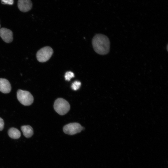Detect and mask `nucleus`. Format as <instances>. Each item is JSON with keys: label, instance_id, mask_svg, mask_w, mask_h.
Listing matches in <instances>:
<instances>
[{"label": "nucleus", "instance_id": "obj_1", "mask_svg": "<svg viewBox=\"0 0 168 168\" xmlns=\"http://www.w3.org/2000/svg\"><path fill=\"white\" fill-rule=\"evenodd\" d=\"M92 44L95 51L100 55L108 54L110 49V41L106 35L98 34L95 35L92 40Z\"/></svg>", "mask_w": 168, "mask_h": 168}, {"label": "nucleus", "instance_id": "obj_2", "mask_svg": "<svg viewBox=\"0 0 168 168\" xmlns=\"http://www.w3.org/2000/svg\"><path fill=\"white\" fill-rule=\"evenodd\" d=\"M54 108L59 114L63 115L67 113L70 109V105L65 100L62 98L57 99L55 101Z\"/></svg>", "mask_w": 168, "mask_h": 168}, {"label": "nucleus", "instance_id": "obj_3", "mask_svg": "<svg viewBox=\"0 0 168 168\" xmlns=\"http://www.w3.org/2000/svg\"><path fill=\"white\" fill-rule=\"evenodd\" d=\"M17 97L20 103L25 106L31 105L34 101L32 95L26 91L19 90L17 92Z\"/></svg>", "mask_w": 168, "mask_h": 168}, {"label": "nucleus", "instance_id": "obj_4", "mask_svg": "<svg viewBox=\"0 0 168 168\" xmlns=\"http://www.w3.org/2000/svg\"><path fill=\"white\" fill-rule=\"evenodd\" d=\"M53 53V50L51 47L45 46L38 51L36 55L37 59L39 62H45L51 57Z\"/></svg>", "mask_w": 168, "mask_h": 168}, {"label": "nucleus", "instance_id": "obj_5", "mask_svg": "<svg viewBox=\"0 0 168 168\" xmlns=\"http://www.w3.org/2000/svg\"><path fill=\"white\" fill-rule=\"evenodd\" d=\"M83 128L79 124L73 123L64 126L63 128V131L65 133L72 135L81 132Z\"/></svg>", "mask_w": 168, "mask_h": 168}, {"label": "nucleus", "instance_id": "obj_6", "mask_svg": "<svg viewBox=\"0 0 168 168\" xmlns=\"http://www.w3.org/2000/svg\"><path fill=\"white\" fill-rule=\"evenodd\" d=\"M0 36L5 42L10 43L13 40V33L10 30L5 28L0 29Z\"/></svg>", "mask_w": 168, "mask_h": 168}, {"label": "nucleus", "instance_id": "obj_7", "mask_svg": "<svg viewBox=\"0 0 168 168\" xmlns=\"http://www.w3.org/2000/svg\"><path fill=\"white\" fill-rule=\"evenodd\" d=\"M17 5L20 11L26 12L31 9L32 3L30 0H18Z\"/></svg>", "mask_w": 168, "mask_h": 168}, {"label": "nucleus", "instance_id": "obj_8", "mask_svg": "<svg viewBox=\"0 0 168 168\" xmlns=\"http://www.w3.org/2000/svg\"><path fill=\"white\" fill-rule=\"evenodd\" d=\"M11 86L9 81L5 78H0V91L4 93L10 92Z\"/></svg>", "mask_w": 168, "mask_h": 168}, {"label": "nucleus", "instance_id": "obj_9", "mask_svg": "<svg viewBox=\"0 0 168 168\" xmlns=\"http://www.w3.org/2000/svg\"><path fill=\"white\" fill-rule=\"evenodd\" d=\"M21 129L24 135L26 138L31 137L33 134L32 127L30 125H24L21 126Z\"/></svg>", "mask_w": 168, "mask_h": 168}, {"label": "nucleus", "instance_id": "obj_10", "mask_svg": "<svg viewBox=\"0 0 168 168\" xmlns=\"http://www.w3.org/2000/svg\"><path fill=\"white\" fill-rule=\"evenodd\" d=\"M8 133L10 138L14 139L19 138L21 135L20 131L14 128H10L8 131Z\"/></svg>", "mask_w": 168, "mask_h": 168}, {"label": "nucleus", "instance_id": "obj_11", "mask_svg": "<svg viewBox=\"0 0 168 168\" xmlns=\"http://www.w3.org/2000/svg\"><path fill=\"white\" fill-rule=\"evenodd\" d=\"M81 82L78 81L74 82L72 84L71 87L74 91L78 89L81 86Z\"/></svg>", "mask_w": 168, "mask_h": 168}, {"label": "nucleus", "instance_id": "obj_12", "mask_svg": "<svg viewBox=\"0 0 168 168\" xmlns=\"http://www.w3.org/2000/svg\"><path fill=\"white\" fill-rule=\"evenodd\" d=\"M74 77V73L71 71L67 72L65 75V79L67 81H69L72 78Z\"/></svg>", "mask_w": 168, "mask_h": 168}, {"label": "nucleus", "instance_id": "obj_13", "mask_svg": "<svg viewBox=\"0 0 168 168\" xmlns=\"http://www.w3.org/2000/svg\"><path fill=\"white\" fill-rule=\"evenodd\" d=\"M2 2L3 4L12 5L13 3V0H2Z\"/></svg>", "mask_w": 168, "mask_h": 168}, {"label": "nucleus", "instance_id": "obj_14", "mask_svg": "<svg viewBox=\"0 0 168 168\" xmlns=\"http://www.w3.org/2000/svg\"><path fill=\"white\" fill-rule=\"evenodd\" d=\"M4 122L3 119L0 117V131H2L3 128Z\"/></svg>", "mask_w": 168, "mask_h": 168}, {"label": "nucleus", "instance_id": "obj_15", "mask_svg": "<svg viewBox=\"0 0 168 168\" xmlns=\"http://www.w3.org/2000/svg\"></svg>", "mask_w": 168, "mask_h": 168}]
</instances>
